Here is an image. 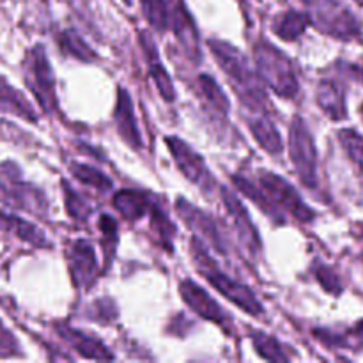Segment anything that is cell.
<instances>
[{"label": "cell", "mask_w": 363, "mask_h": 363, "mask_svg": "<svg viewBox=\"0 0 363 363\" xmlns=\"http://www.w3.org/2000/svg\"><path fill=\"white\" fill-rule=\"evenodd\" d=\"M209 46H211L213 55L216 57L222 69L230 78V84L234 85L236 92L240 94L241 103L248 110H254V112L259 113L264 112L266 96L264 91H262V84L259 80L257 73L248 66L247 59L229 43L211 39Z\"/></svg>", "instance_id": "6da1fadb"}, {"label": "cell", "mask_w": 363, "mask_h": 363, "mask_svg": "<svg viewBox=\"0 0 363 363\" xmlns=\"http://www.w3.org/2000/svg\"><path fill=\"white\" fill-rule=\"evenodd\" d=\"M149 23L158 32H174L191 60L201 59L197 30L183 0H140Z\"/></svg>", "instance_id": "7a4b0ae2"}, {"label": "cell", "mask_w": 363, "mask_h": 363, "mask_svg": "<svg viewBox=\"0 0 363 363\" xmlns=\"http://www.w3.org/2000/svg\"><path fill=\"white\" fill-rule=\"evenodd\" d=\"M191 255L195 259V264H197L201 275L206 277L209 284H211L215 289H218L227 300H230L233 303L240 305L245 312L252 315H261L262 314V305L257 298L254 296L250 289L247 286H243L241 282L229 279L222 269L216 266V262L206 252L204 245L199 240L191 241Z\"/></svg>", "instance_id": "3957f363"}, {"label": "cell", "mask_w": 363, "mask_h": 363, "mask_svg": "<svg viewBox=\"0 0 363 363\" xmlns=\"http://www.w3.org/2000/svg\"><path fill=\"white\" fill-rule=\"evenodd\" d=\"M307 7L308 23L337 39L360 38V21L339 0H301Z\"/></svg>", "instance_id": "277c9868"}, {"label": "cell", "mask_w": 363, "mask_h": 363, "mask_svg": "<svg viewBox=\"0 0 363 363\" xmlns=\"http://www.w3.org/2000/svg\"><path fill=\"white\" fill-rule=\"evenodd\" d=\"M257 73L282 98L298 94V80L291 60L268 41H259L254 48Z\"/></svg>", "instance_id": "5b68a950"}, {"label": "cell", "mask_w": 363, "mask_h": 363, "mask_svg": "<svg viewBox=\"0 0 363 363\" xmlns=\"http://www.w3.org/2000/svg\"><path fill=\"white\" fill-rule=\"evenodd\" d=\"M259 188L264 191V195L268 197V201L272 202L273 208L284 216V213L291 215L293 218H296L298 222H311L314 218V213L308 209V206L301 201V197L298 195V191L287 183L284 177L277 176L273 172H264L261 170L259 172Z\"/></svg>", "instance_id": "8992f818"}, {"label": "cell", "mask_w": 363, "mask_h": 363, "mask_svg": "<svg viewBox=\"0 0 363 363\" xmlns=\"http://www.w3.org/2000/svg\"><path fill=\"white\" fill-rule=\"evenodd\" d=\"M289 151L301 183L308 188H315L318 184V152H315L311 131L305 126L301 117H296L291 124Z\"/></svg>", "instance_id": "52a82bcc"}, {"label": "cell", "mask_w": 363, "mask_h": 363, "mask_svg": "<svg viewBox=\"0 0 363 363\" xmlns=\"http://www.w3.org/2000/svg\"><path fill=\"white\" fill-rule=\"evenodd\" d=\"M25 73H27L28 87L41 103L43 110L46 113H52L57 108L55 82H53L52 67H50L43 46H35L32 52H28L25 59Z\"/></svg>", "instance_id": "ba28073f"}, {"label": "cell", "mask_w": 363, "mask_h": 363, "mask_svg": "<svg viewBox=\"0 0 363 363\" xmlns=\"http://www.w3.org/2000/svg\"><path fill=\"white\" fill-rule=\"evenodd\" d=\"M2 170L6 172V177H0V202L27 209L34 215H45L46 199L43 197L41 191L18 179L14 167L4 165Z\"/></svg>", "instance_id": "9c48e42d"}, {"label": "cell", "mask_w": 363, "mask_h": 363, "mask_svg": "<svg viewBox=\"0 0 363 363\" xmlns=\"http://www.w3.org/2000/svg\"><path fill=\"white\" fill-rule=\"evenodd\" d=\"M165 142L169 145L170 152H172L174 160H176L177 167L183 172V176L194 184H197L202 191L211 194L213 188H215V179H213L211 172L206 169V163L202 162L201 156L195 151H191L179 138L169 137Z\"/></svg>", "instance_id": "30bf717a"}, {"label": "cell", "mask_w": 363, "mask_h": 363, "mask_svg": "<svg viewBox=\"0 0 363 363\" xmlns=\"http://www.w3.org/2000/svg\"><path fill=\"white\" fill-rule=\"evenodd\" d=\"M67 261H69V273L74 286L89 289L96 282L98 275V262L92 245L84 240L74 241L67 252Z\"/></svg>", "instance_id": "8fae6325"}, {"label": "cell", "mask_w": 363, "mask_h": 363, "mask_svg": "<svg viewBox=\"0 0 363 363\" xmlns=\"http://www.w3.org/2000/svg\"><path fill=\"white\" fill-rule=\"evenodd\" d=\"M179 291L184 303H186L191 311L197 312L201 318L216 323V325L220 326H225V328L230 325L229 315L220 308V305L216 303L201 286H197V284L191 282V280H183L179 286Z\"/></svg>", "instance_id": "7c38bea8"}, {"label": "cell", "mask_w": 363, "mask_h": 363, "mask_svg": "<svg viewBox=\"0 0 363 363\" xmlns=\"http://www.w3.org/2000/svg\"><path fill=\"white\" fill-rule=\"evenodd\" d=\"M176 208H177V213H179V215L183 216L184 222H186V225L191 227L199 236L208 238L209 245H211L213 248H216L218 252L225 250V247H223L222 243V238H220L215 223L211 222V218H209L206 213L199 211L197 208H194V206H191L190 202L184 201V199H179V201L176 202Z\"/></svg>", "instance_id": "4fadbf2b"}, {"label": "cell", "mask_w": 363, "mask_h": 363, "mask_svg": "<svg viewBox=\"0 0 363 363\" xmlns=\"http://www.w3.org/2000/svg\"><path fill=\"white\" fill-rule=\"evenodd\" d=\"M113 117H116L117 130H119L123 140H126L133 149L140 147L142 145L140 131H138L137 119H135L133 103H131L130 94H128L126 91H123V89H119V96H117V105H116V112H113Z\"/></svg>", "instance_id": "5bb4252c"}, {"label": "cell", "mask_w": 363, "mask_h": 363, "mask_svg": "<svg viewBox=\"0 0 363 363\" xmlns=\"http://www.w3.org/2000/svg\"><path fill=\"white\" fill-rule=\"evenodd\" d=\"M57 330H59V335L66 342H69L73 350L78 351L84 358H91V360H112L113 358L112 353L103 346L101 340L69 328V326H57Z\"/></svg>", "instance_id": "9a60e30c"}, {"label": "cell", "mask_w": 363, "mask_h": 363, "mask_svg": "<svg viewBox=\"0 0 363 363\" xmlns=\"http://www.w3.org/2000/svg\"><path fill=\"white\" fill-rule=\"evenodd\" d=\"M140 45H142V50H144V55L149 64V71H151L152 80H155L160 94H162L163 99H167V101H172L174 96H176V92H174V85L172 82H170V77L165 71V67L162 66L158 50H156L155 43H152V39L149 38L147 32H142L140 34Z\"/></svg>", "instance_id": "2e32d148"}, {"label": "cell", "mask_w": 363, "mask_h": 363, "mask_svg": "<svg viewBox=\"0 0 363 363\" xmlns=\"http://www.w3.org/2000/svg\"><path fill=\"white\" fill-rule=\"evenodd\" d=\"M318 103L323 112L333 121L346 117V96L344 89L335 80H321L318 87Z\"/></svg>", "instance_id": "e0dca14e"}, {"label": "cell", "mask_w": 363, "mask_h": 363, "mask_svg": "<svg viewBox=\"0 0 363 363\" xmlns=\"http://www.w3.org/2000/svg\"><path fill=\"white\" fill-rule=\"evenodd\" d=\"M113 208L121 213L123 218H126L128 222H135V220L142 218L145 213L151 209L152 199L149 195L140 194V191L135 190H123L119 194L113 195L112 199Z\"/></svg>", "instance_id": "ac0fdd59"}, {"label": "cell", "mask_w": 363, "mask_h": 363, "mask_svg": "<svg viewBox=\"0 0 363 363\" xmlns=\"http://www.w3.org/2000/svg\"><path fill=\"white\" fill-rule=\"evenodd\" d=\"M222 197H223V202H225V206H227V211H229V215L233 216L234 223H236L240 236L243 238V241L252 248V250H257L259 248L257 230H255V227L252 225L250 218H248L247 209L243 208V204H241V202L238 201V199L234 197L230 191L223 190Z\"/></svg>", "instance_id": "d6986e66"}, {"label": "cell", "mask_w": 363, "mask_h": 363, "mask_svg": "<svg viewBox=\"0 0 363 363\" xmlns=\"http://www.w3.org/2000/svg\"><path fill=\"white\" fill-rule=\"evenodd\" d=\"M0 110L14 113V116L30 121V123L38 121V113L32 108L30 103L27 101V98L21 96L16 89L11 87L4 78H0Z\"/></svg>", "instance_id": "ffe728a7"}, {"label": "cell", "mask_w": 363, "mask_h": 363, "mask_svg": "<svg viewBox=\"0 0 363 363\" xmlns=\"http://www.w3.org/2000/svg\"><path fill=\"white\" fill-rule=\"evenodd\" d=\"M0 230L14 234L16 238L34 245V247H50L45 234H43L38 227L32 225V223L23 222V220L16 218V216L6 215V213L2 211H0Z\"/></svg>", "instance_id": "44dd1931"}, {"label": "cell", "mask_w": 363, "mask_h": 363, "mask_svg": "<svg viewBox=\"0 0 363 363\" xmlns=\"http://www.w3.org/2000/svg\"><path fill=\"white\" fill-rule=\"evenodd\" d=\"M250 131L254 133L255 140H257L269 155H279V152H282V140H280L279 131H277V128L273 126V123L264 116V113L250 121Z\"/></svg>", "instance_id": "7402d4cb"}, {"label": "cell", "mask_w": 363, "mask_h": 363, "mask_svg": "<svg viewBox=\"0 0 363 363\" xmlns=\"http://www.w3.org/2000/svg\"><path fill=\"white\" fill-rule=\"evenodd\" d=\"M308 27V16L300 11H287V13L280 14L273 23V32L280 35L286 41H293V39L300 38Z\"/></svg>", "instance_id": "603a6c76"}, {"label": "cell", "mask_w": 363, "mask_h": 363, "mask_svg": "<svg viewBox=\"0 0 363 363\" xmlns=\"http://www.w3.org/2000/svg\"><path fill=\"white\" fill-rule=\"evenodd\" d=\"M315 339L323 344L332 347H353L354 351L363 347V321L354 326L353 330H347L344 333H333L330 330H314Z\"/></svg>", "instance_id": "cb8c5ba5"}, {"label": "cell", "mask_w": 363, "mask_h": 363, "mask_svg": "<svg viewBox=\"0 0 363 363\" xmlns=\"http://www.w3.org/2000/svg\"><path fill=\"white\" fill-rule=\"evenodd\" d=\"M199 89H201V94L202 98H204L206 105H208L216 116H227V112H229V101H227L222 89L218 87V84H216L211 77L201 74V77H199Z\"/></svg>", "instance_id": "d4e9b609"}, {"label": "cell", "mask_w": 363, "mask_h": 363, "mask_svg": "<svg viewBox=\"0 0 363 363\" xmlns=\"http://www.w3.org/2000/svg\"><path fill=\"white\" fill-rule=\"evenodd\" d=\"M69 170H71V174H73V177H77V179L80 181V183H84L85 186L96 188V190L103 191V194L112 188V181H110L108 177L101 172V170L96 169V167L82 165V163H73V165L69 167Z\"/></svg>", "instance_id": "484cf974"}, {"label": "cell", "mask_w": 363, "mask_h": 363, "mask_svg": "<svg viewBox=\"0 0 363 363\" xmlns=\"http://www.w3.org/2000/svg\"><path fill=\"white\" fill-rule=\"evenodd\" d=\"M252 342H254L255 351L261 354L262 358L269 362H287L289 360V354H286V350L282 347V344L275 339V337L264 335L261 332H254L252 335Z\"/></svg>", "instance_id": "4316f807"}, {"label": "cell", "mask_w": 363, "mask_h": 363, "mask_svg": "<svg viewBox=\"0 0 363 363\" xmlns=\"http://www.w3.org/2000/svg\"><path fill=\"white\" fill-rule=\"evenodd\" d=\"M59 43H60V48H62L66 53H69L71 57H74V59H80L84 60V62H92V60L96 59L92 50L85 45V41L77 34V32L73 30L62 32L59 38Z\"/></svg>", "instance_id": "83f0119b"}, {"label": "cell", "mask_w": 363, "mask_h": 363, "mask_svg": "<svg viewBox=\"0 0 363 363\" xmlns=\"http://www.w3.org/2000/svg\"><path fill=\"white\" fill-rule=\"evenodd\" d=\"M151 227L156 233V236L160 238V241H162L169 250H172V240L174 234H176V227H174V223L169 220L167 213L163 211L160 206L155 204L151 206Z\"/></svg>", "instance_id": "f1b7e54d"}, {"label": "cell", "mask_w": 363, "mask_h": 363, "mask_svg": "<svg viewBox=\"0 0 363 363\" xmlns=\"http://www.w3.org/2000/svg\"><path fill=\"white\" fill-rule=\"evenodd\" d=\"M339 140L342 147L346 149L347 156L360 167L363 174V137L354 130L339 131Z\"/></svg>", "instance_id": "f546056e"}, {"label": "cell", "mask_w": 363, "mask_h": 363, "mask_svg": "<svg viewBox=\"0 0 363 363\" xmlns=\"http://www.w3.org/2000/svg\"><path fill=\"white\" fill-rule=\"evenodd\" d=\"M99 229L103 233V248H105V262L110 264L113 257V252H116L117 245V223L112 216L101 215L99 218Z\"/></svg>", "instance_id": "4dcf8cb0"}, {"label": "cell", "mask_w": 363, "mask_h": 363, "mask_svg": "<svg viewBox=\"0 0 363 363\" xmlns=\"http://www.w3.org/2000/svg\"><path fill=\"white\" fill-rule=\"evenodd\" d=\"M62 188L64 194H66V209L67 213H69V216H73V218L77 220L87 218L89 213H91V208H89V204L85 202V199L80 197L69 184L62 183Z\"/></svg>", "instance_id": "1f68e13d"}, {"label": "cell", "mask_w": 363, "mask_h": 363, "mask_svg": "<svg viewBox=\"0 0 363 363\" xmlns=\"http://www.w3.org/2000/svg\"><path fill=\"white\" fill-rule=\"evenodd\" d=\"M315 277H318L319 284H321L328 293L340 294V291H342V284H340L339 277H337V273L333 272L332 268H328V266L325 264H319L318 268H315Z\"/></svg>", "instance_id": "d6a6232c"}, {"label": "cell", "mask_w": 363, "mask_h": 363, "mask_svg": "<svg viewBox=\"0 0 363 363\" xmlns=\"http://www.w3.org/2000/svg\"><path fill=\"white\" fill-rule=\"evenodd\" d=\"M18 354H20V346H18L16 339L0 323V358L18 357Z\"/></svg>", "instance_id": "836d02e7"}, {"label": "cell", "mask_w": 363, "mask_h": 363, "mask_svg": "<svg viewBox=\"0 0 363 363\" xmlns=\"http://www.w3.org/2000/svg\"><path fill=\"white\" fill-rule=\"evenodd\" d=\"M350 73L363 84V60H360V62H357V64H351Z\"/></svg>", "instance_id": "e575fe53"}, {"label": "cell", "mask_w": 363, "mask_h": 363, "mask_svg": "<svg viewBox=\"0 0 363 363\" xmlns=\"http://www.w3.org/2000/svg\"><path fill=\"white\" fill-rule=\"evenodd\" d=\"M357 2H358V4H363V0H357Z\"/></svg>", "instance_id": "d590c367"}, {"label": "cell", "mask_w": 363, "mask_h": 363, "mask_svg": "<svg viewBox=\"0 0 363 363\" xmlns=\"http://www.w3.org/2000/svg\"><path fill=\"white\" fill-rule=\"evenodd\" d=\"M126 2H128V4H130V0H126Z\"/></svg>", "instance_id": "8d00e7d4"}, {"label": "cell", "mask_w": 363, "mask_h": 363, "mask_svg": "<svg viewBox=\"0 0 363 363\" xmlns=\"http://www.w3.org/2000/svg\"><path fill=\"white\" fill-rule=\"evenodd\" d=\"M362 113H363V108H362Z\"/></svg>", "instance_id": "74e56055"}]
</instances>
